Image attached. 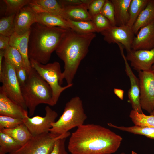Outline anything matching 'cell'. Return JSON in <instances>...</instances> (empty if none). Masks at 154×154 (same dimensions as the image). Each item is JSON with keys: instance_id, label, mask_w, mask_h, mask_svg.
Here are the masks:
<instances>
[{"instance_id": "1", "label": "cell", "mask_w": 154, "mask_h": 154, "mask_svg": "<svg viewBox=\"0 0 154 154\" xmlns=\"http://www.w3.org/2000/svg\"><path fill=\"white\" fill-rule=\"evenodd\" d=\"M122 140L100 125L83 124L70 135L68 149L71 154H111L118 150Z\"/></svg>"}, {"instance_id": "2", "label": "cell", "mask_w": 154, "mask_h": 154, "mask_svg": "<svg viewBox=\"0 0 154 154\" xmlns=\"http://www.w3.org/2000/svg\"><path fill=\"white\" fill-rule=\"evenodd\" d=\"M96 36L95 33L81 34L70 28L67 29L55 51L64 63L62 77L67 84H73L80 64L88 52L89 46Z\"/></svg>"}, {"instance_id": "3", "label": "cell", "mask_w": 154, "mask_h": 154, "mask_svg": "<svg viewBox=\"0 0 154 154\" xmlns=\"http://www.w3.org/2000/svg\"><path fill=\"white\" fill-rule=\"evenodd\" d=\"M67 29L48 27L37 22L33 24L30 29L28 43L29 60L42 64H47Z\"/></svg>"}, {"instance_id": "4", "label": "cell", "mask_w": 154, "mask_h": 154, "mask_svg": "<svg viewBox=\"0 0 154 154\" xmlns=\"http://www.w3.org/2000/svg\"><path fill=\"white\" fill-rule=\"evenodd\" d=\"M21 92L29 115L32 116L37 106L40 104L55 105L52 90L48 84L32 67L25 83L21 86Z\"/></svg>"}, {"instance_id": "5", "label": "cell", "mask_w": 154, "mask_h": 154, "mask_svg": "<svg viewBox=\"0 0 154 154\" xmlns=\"http://www.w3.org/2000/svg\"><path fill=\"white\" fill-rule=\"evenodd\" d=\"M87 118L82 100L78 96L73 97L66 103L59 119L52 124L50 132L59 136L84 124Z\"/></svg>"}, {"instance_id": "6", "label": "cell", "mask_w": 154, "mask_h": 154, "mask_svg": "<svg viewBox=\"0 0 154 154\" xmlns=\"http://www.w3.org/2000/svg\"><path fill=\"white\" fill-rule=\"evenodd\" d=\"M31 66L50 86L52 92V100L56 105L61 93L72 87L73 84L62 86V72L60 63L55 61L42 64L33 60H29Z\"/></svg>"}, {"instance_id": "7", "label": "cell", "mask_w": 154, "mask_h": 154, "mask_svg": "<svg viewBox=\"0 0 154 154\" xmlns=\"http://www.w3.org/2000/svg\"><path fill=\"white\" fill-rule=\"evenodd\" d=\"M70 135L69 132L58 136L49 132L33 136L19 149L8 154H50L57 140L66 138Z\"/></svg>"}, {"instance_id": "8", "label": "cell", "mask_w": 154, "mask_h": 154, "mask_svg": "<svg viewBox=\"0 0 154 154\" xmlns=\"http://www.w3.org/2000/svg\"><path fill=\"white\" fill-rule=\"evenodd\" d=\"M0 81L2 83L0 90L10 98L27 108L17 79L15 68L4 59L0 71Z\"/></svg>"}, {"instance_id": "9", "label": "cell", "mask_w": 154, "mask_h": 154, "mask_svg": "<svg viewBox=\"0 0 154 154\" xmlns=\"http://www.w3.org/2000/svg\"><path fill=\"white\" fill-rule=\"evenodd\" d=\"M45 110L46 115L44 117L36 116L30 118L27 113L23 119V123L33 136L49 133L52 124L58 117L57 112L49 106H46Z\"/></svg>"}, {"instance_id": "10", "label": "cell", "mask_w": 154, "mask_h": 154, "mask_svg": "<svg viewBox=\"0 0 154 154\" xmlns=\"http://www.w3.org/2000/svg\"><path fill=\"white\" fill-rule=\"evenodd\" d=\"M138 72L141 107L151 114L154 111V72L151 70Z\"/></svg>"}, {"instance_id": "11", "label": "cell", "mask_w": 154, "mask_h": 154, "mask_svg": "<svg viewBox=\"0 0 154 154\" xmlns=\"http://www.w3.org/2000/svg\"><path fill=\"white\" fill-rule=\"evenodd\" d=\"M104 40L108 44H121L127 52L131 49L134 33L132 28L127 25L112 26L100 33Z\"/></svg>"}, {"instance_id": "12", "label": "cell", "mask_w": 154, "mask_h": 154, "mask_svg": "<svg viewBox=\"0 0 154 154\" xmlns=\"http://www.w3.org/2000/svg\"><path fill=\"white\" fill-rule=\"evenodd\" d=\"M127 52L126 59L134 69L138 72L151 70L154 64V48L150 50L131 49Z\"/></svg>"}, {"instance_id": "13", "label": "cell", "mask_w": 154, "mask_h": 154, "mask_svg": "<svg viewBox=\"0 0 154 154\" xmlns=\"http://www.w3.org/2000/svg\"><path fill=\"white\" fill-rule=\"evenodd\" d=\"M121 54L124 60L125 71L130 83V88L128 92V96L133 110L139 113H143L140 102V86L139 78L134 74L123 52L124 48H119Z\"/></svg>"}, {"instance_id": "14", "label": "cell", "mask_w": 154, "mask_h": 154, "mask_svg": "<svg viewBox=\"0 0 154 154\" xmlns=\"http://www.w3.org/2000/svg\"><path fill=\"white\" fill-rule=\"evenodd\" d=\"M36 22V13L29 5H26L16 14L15 32L18 35H23L30 31L32 25Z\"/></svg>"}, {"instance_id": "15", "label": "cell", "mask_w": 154, "mask_h": 154, "mask_svg": "<svg viewBox=\"0 0 154 154\" xmlns=\"http://www.w3.org/2000/svg\"><path fill=\"white\" fill-rule=\"evenodd\" d=\"M154 48V21L141 28L133 39L131 49L150 50Z\"/></svg>"}, {"instance_id": "16", "label": "cell", "mask_w": 154, "mask_h": 154, "mask_svg": "<svg viewBox=\"0 0 154 154\" xmlns=\"http://www.w3.org/2000/svg\"><path fill=\"white\" fill-rule=\"evenodd\" d=\"M27 113L26 109L0 90V115L23 119Z\"/></svg>"}, {"instance_id": "17", "label": "cell", "mask_w": 154, "mask_h": 154, "mask_svg": "<svg viewBox=\"0 0 154 154\" xmlns=\"http://www.w3.org/2000/svg\"><path fill=\"white\" fill-rule=\"evenodd\" d=\"M30 33V30L22 35L15 32L10 36L9 42V45L15 48L22 56L28 74L32 68L28 54Z\"/></svg>"}, {"instance_id": "18", "label": "cell", "mask_w": 154, "mask_h": 154, "mask_svg": "<svg viewBox=\"0 0 154 154\" xmlns=\"http://www.w3.org/2000/svg\"><path fill=\"white\" fill-rule=\"evenodd\" d=\"M88 7L84 4L62 7L64 18L74 21L92 20L88 10Z\"/></svg>"}, {"instance_id": "19", "label": "cell", "mask_w": 154, "mask_h": 154, "mask_svg": "<svg viewBox=\"0 0 154 154\" xmlns=\"http://www.w3.org/2000/svg\"><path fill=\"white\" fill-rule=\"evenodd\" d=\"M114 6L116 26L127 25L129 19V8L131 0H110Z\"/></svg>"}, {"instance_id": "20", "label": "cell", "mask_w": 154, "mask_h": 154, "mask_svg": "<svg viewBox=\"0 0 154 154\" xmlns=\"http://www.w3.org/2000/svg\"><path fill=\"white\" fill-rule=\"evenodd\" d=\"M154 21V0H149L145 9L141 12L132 28L135 34L141 28Z\"/></svg>"}, {"instance_id": "21", "label": "cell", "mask_w": 154, "mask_h": 154, "mask_svg": "<svg viewBox=\"0 0 154 154\" xmlns=\"http://www.w3.org/2000/svg\"><path fill=\"white\" fill-rule=\"evenodd\" d=\"M37 22L48 27L69 29L66 20L62 17L47 12L36 13Z\"/></svg>"}, {"instance_id": "22", "label": "cell", "mask_w": 154, "mask_h": 154, "mask_svg": "<svg viewBox=\"0 0 154 154\" xmlns=\"http://www.w3.org/2000/svg\"><path fill=\"white\" fill-rule=\"evenodd\" d=\"M0 131L11 137L22 146L28 142L33 136L24 124L11 129H3Z\"/></svg>"}, {"instance_id": "23", "label": "cell", "mask_w": 154, "mask_h": 154, "mask_svg": "<svg viewBox=\"0 0 154 154\" xmlns=\"http://www.w3.org/2000/svg\"><path fill=\"white\" fill-rule=\"evenodd\" d=\"M4 60L15 69L25 68L22 56L19 51L13 47L9 45L4 50Z\"/></svg>"}, {"instance_id": "24", "label": "cell", "mask_w": 154, "mask_h": 154, "mask_svg": "<svg viewBox=\"0 0 154 154\" xmlns=\"http://www.w3.org/2000/svg\"><path fill=\"white\" fill-rule=\"evenodd\" d=\"M34 1L40 7L42 12L48 13L60 16L64 18L63 8L57 1L56 0H34Z\"/></svg>"}, {"instance_id": "25", "label": "cell", "mask_w": 154, "mask_h": 154, "mask_svg": "<svg viewBox=\"0 0 154 154\" xmlns=\"http://www.w3.org/2000/svg\"><path fill=\"white\" fill-rule=\"evenodd\" d=\"M21 147L12 137L0 131V154H9Z\"/></svg>"}, {"instance_id": "26", "label": "cell", "mask_w": 154, "mask_h": 154, "mask_svg": "<svg viewBox=\"0 0 154 154\" xmlns=\"http://www.w3.org/2000/svg\"><path fill=\"white\" fill-rule=\"evenodd\" d=\"M69 27L75 31L81 34H87L96 32L95 26L92 21H74L67 19Z\"/></svg>"}, {"instance_id": "27", "label": "cell", "mask_w": 154, "mask_h": 154, "mask_svg": "<svg viewBox=\"0 0 154 154\" xmlns=\"http://www.w3.org/2000/svg\"><path fill=\"white\" fill-rule=\"evenodd\" d=\"M108 124L110 127L120 130L135 134L143 135L148 138L154 139V127H153L136 125L129 127L118 126L110 123H108Z\"/></svg>"}, {"instance_id": "28", "label": "cell", "mask_w": 154, "mask_h": 154, "mask_svg": "<svg viewBox=\"0 0 154 154\" xmlns=\"http://www.w3.org/2000/svg\"><path fill=\"white\" fill-rule=\"evenodd\" d=\"M149 0H131L129 8V19L127 25L132 27Z\"/></svg>"}, {"instance_id": "29", "label": "cell", "mask_w": 154, "mask_h": 154, "mask_svg": "<svg viewBox=\"0 0 154 154\" xmlns=\"http://www.w3.org/2000/svg\"><path fill=\"white\" fill-rule=\"evenodd\" d=\"M132 121L136 125L154 127V116L140 114L132 110L129 115Z\"/></svg>"}, {"instance_id": "30", "label": "cell", "mask_w": 154, "mask_h": 154, "mask_svg": "<svg viewBox=\"0 0 154 154\" xmlns=\"http://www.w3.org/2000/svg\"><path fill=\"white\" fill-rule=\"evenodd\" d=\"M15 15L6 16L0 19V35L10 37L15 33L14 20Z\"/></svg>"}, {"instance_id": "31", "label": "cell", "mask_w": 154, "mask_h": 154, "mask_svg": "<svg viewBox=\"0 0 154 154\" xmlns=\"http://www.w3.org/2000/svg\"><path fill=\"white\" fill-rule=\"evenodd\" d=\"M6 5V16L16 14L23 7L29 5L31 0H4Z\"/></svg>"}, {"instance_id": "32", "label": "cell", "mask_w": 154, "mask_h": 154, "mask_svg": "<svg viewBox=\"0 0 154 154\" xmlns=\"http://www.w3.org/2000/svg\"><path fill=\"white\" fill-rule=\"evenodd\" d=\"M91 21L94 23L97 33H100L112 26L109 21L101 13L92 17Z\"/></svg>"}, {"instance_id": "33", "label": "cell", "mask_w": 154, "mask_h": 154, "mask_svg": "<svg viewBox=\"0 0 154 154\" xmlns=\"http://www.w3.org/2000/svg\"><path fill=\"white\" fill-rule=\"evenodd\" d=\"M23 123V119L0 115V130L13 128Z\"/></svg>"}, {"instance_id": "34", "label": "cell", "mask_w": 154, "mask_h": 154, "mask_svg": "<svg viewBox=\"0 0 154 154\" xmlns=\"http://www.w3.org/2000/svg\"><path fill=\"white\" fill-rule=\"evenodd\" d=\"M110 21L112 26H116L114 6L110 0H106L101 13Z\"/></svg>"}, {"instance_id": "35", "label": "cell", "mask_w": 154, "mask_h": 154, "mask_svg": "<svg viewBox=\"0 0 154 154\" xmlns=\"http://www.w3.org/2000/svg\"><path fill=\"white\" fill-rule=\"evenodd\" d=\"M106 0H92L89 5L88 10L91 17L100 13Z\"/></svg>"}, {"instance_id": "36", "label": "cell", "mask_w": 154, "mask_h": 154, "mask_svg": "<svg viewBox=\"0 0 154 154\" xmlns=\"http://www.w3.org/2000/svg\"><path fill=\"white\" fill-rule=\"evenodd\" d=\"M66 138H61L55 142L53 149L50 154H68L65 147Z\"/></svg>"}, {"instance_id": "37", "label": "cell", "mask_w": 154, "mask_h": 154, "mask_svg": "<svg viewBox=\"0 0 154 154\" xmlns=\"http://www.w3.org/2000/svg\"><path fill=\"white\" fill-rule=\"evenodd\" d=\"M17 77L20 86L23 85L28 77V74L25 67L15 69Z\"/></svg>"}, {"instance_id": "38", "label": "cell", "mask_w": 154, "mask_h": 154, "mask_svg": "<svg viewBox=\"0 0 154 154\" xmlns=\"http://www.w3.org/2000/svg\"><path fill=\"white\" fill-rule=\"evenodd\" d=\"M62 7L82 4L81 0H61L58 1Z\"/></svg>"}, {"instance_id": "39", "label": "cell", "mask_w": 154, "mask_h": 154, "mask_svg": "<svg viewBox=\"0 0 154 154\" xmlns=\"http://www.w3.org/2000/svg\"><path fill=\"white\" fill-rule=\"evenodd\" d=\"M10 38L0 35V50H5L9 46Z\"/></svg>"}, {"instance_id": "40", "label": "cell", "mask_w": 154, "mask_h": 154, "mask_svg": "<svg viewBox=\"0 0 154 154\" xmlns=\"http://www.w3.org/2000/svg\"><path fill=\"white\" fill-rule=\"evenodd\" d=\"M114 93L120 99L123 100V98L124 91L123 90L119 88H114L113 90Z\"/></svg>"}, {"instance_id": "41", "label": "cell", "mask_w": 154, "mask_h": 154, "mask_svg": "<svg viewBox=\"0 0 154 154\" xmlns=\"http://www.w3.org/2000/svg\"><path fill=\"white\" fill-rule=\"evenodd\" d=\"M151 70L154 72V64L153 65L152 67Z\"/></svg>"}, {"instance_id": "42", "label": "cell", "mask_w": 154, "mask_h": 154, "mask_svg": "<svg viewBox=\"0 0 154 154\" xmlns=\"http://www.w3.org/2000/svg\"><path fill=\"white\" fill-rule=\"evenodd\" d=\"M132 154H137V153L133 151H132L131 152Z\"/></svg>"}, {"instance_id": "43", "label": "cell", "mask_w": 154, "mask_h": 154, "mask_svg": "<svg viewBox=\"0 0 154 154\" xmlns=\"http://www.w3.org/2000/svg\"><path fill=\"white\" fill-rule=\"evenodd\" d=\"M150 114V115L154 116V111Z\"/></svg>"}, {"instance_id": "44", "label": "cell", "mask_w": 154, "mask_h": 154, "mask_svg": "<svg viewBox=\"0 0 154 154\" xmlns=\"http://www.w3.org/2000/svg\"><path fill=\"white\" fill-rule=\"evenodd\" d=\"M120 154H125V153L124 152H122Z\"/></svg>"}]
</instances>
